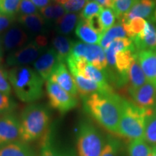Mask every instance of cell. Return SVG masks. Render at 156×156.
I'll return each mask as SVG.
<instances>
[{
  "label": "cell",
  "instance_id": "1",
  "mask_svg": "<svg viewBox=\"0 0 156 156\" xmlns=\"http://www.w3.org/2000/svg\"><path fill=\"white\" fill-rule=\"evenodd\" d=\"M122 98L113 93H93L84 98V108L111 133L117 134L122 114Z\"/></svg>",
  "mask_w": 156,
  "mask_h": 156
},
{
  "label": "cell",
  "instance_id": "2",
  "mask_svg": "<svg viewBox=\"0 0 156 156\" xmlns=\"http://www.w3.org/2000/svg\"><path fill=\"white\" fill-rule=\"evenodd\" d=\"M7 76L17 97L23 102H34L43 96L44 80L35 69L26 66L14 67Z\"/></svg>",
  "mask_w": 156,
  "mask_h": 156
},
{
  "label": "cell",
  "instance_id": "3",
  "mask_svg": "<svg viewBox=\"0 0 156 156\" xmlns=\"http://www.w3.org/2000/svg\"><path fill=\"white\" fill-rule=\"evenodd\" d=\"M49 124V112L44 106L37 104L27 106L20 120V140L28 143L41 139L48 131Z\"/></svg>",
  "mask_w": 156,
  "mask_h": 156
},
{
  "label": "cell",
  "instance_id": "4",
  "mask_svg": "<svg viewBox=\"0 0 156 156\" xmlns=\"http://www.w3.org/2000/svg\"><path fill=\"white\" fill-rule=\"evenodd\" d=\"M147 108L122 98V114L117 135L129 140L144 138Z\"/></svg>",
  "mask_w": 156,
  "mask_h": 156
},
{
  "label": "cell",
  "instance_id": "5",
  "mask_svg": "<svg viewBox=\"0 0 156 156\" xmlns=\"http://www.w3.org/2000/svg\"><path fill=\"white\" fill-rule=\"evenodd\" d=\"M46 44L47 38L46 36H37L34 41L9 54L7 58V63L9 66L14 67L36 62L45 51Z\"/></svg>",
  "mask_w": 156,
  "mask_h": 156
},
{
  "label": "cell",
  "instance_id": "6",
  "mask_svg": "<svg viewBox=\"0 0 156 156\" xmlns=\"http://www.w3.org/2000/svg\"><path fill=\"white\" fill-rule=\"evenodd\" d=\"M104 145L102 136L94 126L83 123L78 131L77 148L79 156H99Z\"/></svg>",
  "mask_w": 156,
  "mask_h": 156
},
{
  "label": "cell",
  "instance_id": "7",
  "mask_svg": "<svg viewBox=\"0 0 156 156\" xmlns=\"http://www.w3.org/2000/svg\"><path fill=\"white\" fill-rule=\"evenodd\" d=\"M69 55L85 58L90 64L101 71H106L108 67L106 54L100 45L87 44L83 42H74Z\"/></svg>",
  "mask_w": 156,
  "mask_h": 156
},
{
  "label": "cell",
  "instance_id": "8",
  "mask_svg": "<svg viewBox=\"0 0 156 156\" xmlns=\"http://www.w3.org/2000/svg\"><path fill=\"white\" fill-rule=\"evenodd\" d=\"M46 92L50 106L62 114L69 112L78 105L77 98L69 94L53 82L47 81Z\"/></svg>",
  "mask_w": 156,
  "mask_h": 156
},
{
  "label": "cell",
  "instance_id": "9",
  "mask_svg": "<svg viewBox=\"0 0 156 156\" xmlns=\"http://www.w3.org/2000/svg\"><path fill=\"white\" fill-rule=\"evenodd\" d=\"M20 138V121L13 114L0 116V147L18 141Z\"/></svg>",
  "mask_w": 156,
  "mask_h": 156
},
{
  "label": "cell",
  "instance_id": "10",
  "mask_svg": "<svg viewBox=\"0 0 156 156\" xmlns=\"http://www.w3.org/2000/svg\"><path fill=\"white\" fill-rule=\"evenodd\" d=\"M127 91L132 98V102L140 108H150L155 106L156 88L150 82L137 88H129Z\"/></svg>",
  "mask_w": 156,
  "mask_h": 156
},
{
  "label": "cell",
  "instance_id": "11",
  "mask_svg": "<svg viewBox=\"0 0 156 156\" xmlns=\"http://www.w3.org/2000/svg\"><path fill=\"white\" fill-rule=\"evenodd\" d=\"M59 63L56 51L53 48L45 51L34 62V69L44 80H48L56 65Z\"/></svg>",
  "mask_w": 156,
  "mask_h": 156
},
{
  "label": "cell",
  "instance_id": "12",
  "mask_svg": "<svg viewBox=\"0 0 156 156\" xmlns=\"http://www.w3.org/2000/svg\"><path fill=\"white\" fill-rule=\"evenodd\" d=\"M48 80L57 84L73 96L77 97L78 95L74 78L64 62H59L56 65Z\"/></svg>",
  "mask_w": 156,
  "mask_h": 156
},
{
  "label": "cell",
  "instance_id": "13",
  "mask_svg": "<svg viewBox=\"0 0 156 156\" xmlns=\"http://www.w3.org/2000/svg\"><path fill=\"white\" fill-rule=\"evenodd\" d=\"M28 34L19 26H13L7 29L4 34L2 41L6 51H14L23 47L28 41Z\"/></svg>",
  "mask_w": 156,
  "mask_h": 156
},
{
  "label": "cell",
  "instance_id": "14",
  "mask_svg": "<svg viewBox=\"0 0 156 156\" xmlns=\"http://www.w3.org/2000/svg\"><path fill=\"white\" fill-rule=\"evenodd\" d=\"M136 52L144 50L156 51V28L149 21L144 30L132 38Z\"/></svg>",
  "mask_w": 156,
  "mask_h": 156
},
{
  "label": "cell",
  "instance_id": "15",
  "mask_svg": "<svg viewBox=\"0 0 156 156\" xmlns=\"http://www.w3.org/2000/svg\"><path fill=\"white\" fill-rule=\"evenodd\" d=\"M18 22L29 32L36 35V36L46 34L49 24L40 13L25 15H20L18 17Z\"/></svg>",
  "mask_w": 156,
  "mask_h": 156
},
{
  "label": "cell",
  "instance_id": "16",
  "mask_svg": "<svg viewBox=\"0 0 156 156\" xmlns=\"http://www.w3.org/2000/svg\"><path fill=\"white\" fill-rule=\"evenodd\" d=\"M137 57L147 81L156 88V51H141L137 52Z\"/></svg>",
  "mask_w": 156,
  "mask_h": 156
},
{
  "label": "cell",
  "instance_id": "17",
  "mask_svg": "<svg viewBox=\"0 0 156 156\" xmlns=\"http://www.w3.org/2000/svg\"><path fill=\"white\" fill-rule=\"evenodd\" d=\"M155 5V0H137L130 10L119 21L126 22L135 17L147 18L153 14Z\"/></svg>",
  "mask_w": 156,
  "mask_h": 156
},
{
  "label": "cell",
  "instance_id": "18",
  "mask_svg": "<svg viewBox=\"0 0 156 156\" xmlns=\"http://www.w3.org/2000/svg\"><path fill=\"white\" fill-rule=\"evenodd\" d=\"M80 75L100 85L107 93H114L113 87L108 83V77L106 71H101L91 64L87 63Z\"/></svg>",
  "mask_w": 156,
  "mask_h": 156
},
{
  "label": "cell",
  "instance_id": "19",
  "mask_svg": "<svg viewBox=\"0 0 156 156\" xmlns=\"http://www.w3.org/2000/svg\"><path fill=\"white\" fill-rule=\"evenodd\" d=\"M73 77L75 80L78 93L83 98L93 93H103V94L107 93L100 85L95 83L94 81L85 78L83 75L76 74V75H73Z\"/></svg>",
  "mask_w": 156,
  "mask_h": 156
},
{
  "label": "cell",
  "instance_id": "20",
  "mask_svg": "<svg viewBox=\"0 0 156 156\" xmlns=\"http://www.w3.org/2000/svg\"><path fill=\"white\" fill-rule=\"evenodd\" d=\"M147 82L146 76L138 60L137 52L131 64L128 73V83L126 88H137Z\"/></svg>",
  "mask_w": 156,
  "mask_h": 156
},
{
  "label": "cell",
  "instance_id": "21",
  "mask_svg": "<svg viewBox=\"0 0 156 156\" xmlns=\"http://www.w3.org/2000/svg\"><path fill=\"white\" fill-rule=\"evenodd\" d=\"M75 34L83 43L87 44H99L102 35L93 30L87 24V21L81 18L76 25Z\"/></svg>",
  "mask_w": 156,
  "mask_h": 156
},
{
  "label": "cell",
  "instance_id": "22",
  "mask_svg": "<svg viewBox=\"0 0 156 156\" xmlns=\"http://www.w3.org/2000/svg\"><path fill=\"white\" fill-rule=\"evenodd\" d=\"M52 46L57 54L59 62H66L68 56L70 54L74 41L62 35H57L51 41Z\"/></svg>",
  "mask_w": 156,
  "mask_h": 156
},
{
  "label": "cell",
  "instance_id": "23",
  "mask_svg": "<svg viewBox=\"0 0 156 156\" xmlns=\"http://www.w3.org/2000/svg\"><path fill=\"white\" fill-rule=\"evenodd\" d=\"M144 140L149 145L156 147V106L147 108Z\"/></svg>",
  "mask_w": 156,
  "mask_h": 156
},
{
  "label": "cell",
  "instance_id": "24",
  "mask_svg": "<svg viewBox=\"0 0 156 156\" xmlns=\"http://www.w3.org/2000/svg\"><path fill=\"white\" fill-rule=\"evenodd\" d=\"M80 19L76 13L67 12L55 22V30L59 35H68L72 32Z\"/></svg>",
  "mask_w": 156,
  "mask_h": 156
},
{
  "label": "cell",
  "instance_id": "25",
  "mask_svg": "<svg viewBox=\"0 0 156 156\" xmlns=\"http://www.w3.org/2000/svg\"><path fill=\"white\" fill-rule=\"evenodd\" d=\"M126 36L127 35L124 30L122 23L119 21L116 25H114L112 28L103 33L99 44L103 49H106L114 41L118 38H126Z\"/></svg>",
  "mask_w": 156,
  "mask_h": 156
},
{
  "label": "cell",
  "instance_id": "26",
  "mask_svg": "<svg viewBox=\"0 0 156 156\" xmlns=\"http://www.w3.org/2000/svg\"><path fill=\"white\" fill-rule=\"evenodd\" d=\"M0 156H33L26 143L16 141L0 147Z\"/></svg>",
  "mask_w": 156,
  "mask_h": 156
},
{
  "label": "cell",
  "instance_id": "27",
  "mask_svg": "<svg viewBox=\"0 0 156 156\" xmlns=\"http://www.w3.org/2000/svg\"><path fill=\"white\" fill-rule=\"evenodd\" d=\"M41 15L46 20V22H56L58 18L67 13L65 9L61 5L58 3L49 4L40 9Z\"/></svg>",
  "mask_w": 156,
  "mask_h": 156
},
{
  "label": "cell",
  "instance_id": "28",
  "mask_svg": "<svg viewBox=\"0 0 156 156\" xmlns=\"http://www.w3.org/2000/svg\"><path fill=\"white\" fill-rule=\"evenodd\" d=\"M153 148L144 138L132 140L129 145V156H151Z\"/></svg>",
  "mask_w": 156,
  "mask_h": 156
},
{
  "label": "cell",
  "instance_id": "29",
  "mask_svg": "<svg viewBox=\"0 0 156 156\" xmlns=\"http://www.w3.org/2000/svg\"><path fill=\"white\" fill-rule=\"evenodd\" d=\"M121 23H122L126 35L130 38L132 39L144 30L147 21L145 20L143 18L135 17V18L126 21V22Z\"/></svg>",
  "mask_w": 156,
  "mask_h": 156
},
{
  "label": "cell",
  "instance_id": "30",
  "mask_svg": "<svg viewBox=\"0 0 156 156\" xmlns=\"http://www.w3.org/2000/svg\"><path fill=\"white\" fill-rule=\"evenodd\" d=\"M137 0H112V9L119 20L130 10Z\"/></svg>",
  "mask_w": 156,
  "mask_h": 156
},
{
  "label": "cell",
  "instance_id": "31",
  "mask_svg": "<svg viewBox=\"0 0 156 156\" xmlns=\"http://www.w3.org/2000/svg\"><path fill=\"white\" fill-rule=\"evenodd\" d=\"M68 13H75L83 9L88 0H55Z\"/></svg>",
  "mask_w": 156,
  "mask_h": 156
},
{
  "label": "cell",
  "instance_id": "32",
  "mask_svg": "<svg viewBox=\"0 0 156 156\" xmlns=\"http://www.w3.org/2000/svg\"><path fill=\"white\" fill-rule=\"evenodd\" d=\"M21 0H0V13L15 16L18 12Z\"/></svg>",
  "mask_w": 156,
  "mask_h": 156
},
{
  "label": "cell",
  "instance_id": "33",
  "mask_svg": "<svg viewBox=\"0 0 156 156\" xmlns=\"http://www.w3.org/2000/svg\"><path fill=\"white\" fill-rule=\"evenodd\" d=\"M103 8V7L102 6L94 1L87 2L85 7H83V9H82L80 17L81 19L86 20L90 17L100 14Z\"/></svg>",
  "mask_w": 156,
  "mask_h": 156
},
{
  "label": "cell",
  "instance_id": "34",
  "mask_svg": "<svg viewBox=\"0 0 156 156\" xmlns=\"http://www.w3.org/2000/svg\"><path fill=\"white\" fill-rule=\"evenodd\" d=\"M104 31L112 28L116 22V15L112 8H103L99 14Z\"/></svg>",
  "mask_w": 156,
  "mask_h": 156
},
{
  "label": "cell",
  "instance_id": "35",
  "mask_svg": "<svg viewBox=\"0 0 156 156\" xmlns=\"http://www.w3.org/2000/svg\"><path fill=\"white\" fill-rule=\"evenodd\" d=\"M41 156H64L58 153L51 145L49 130L41 138Z\"/></svg>",
  "mask_w": 156,
  "mask_h": 156
},
{
  "label": "cell",
  "instance_id": "36",
  "mask_svg": "<svg viewBox=\"0 0 156 156\" xmlns=\"http://www.w3.org/2000/svg\"><path fill=\"white\" fill-rule=\"evenodd\" d=\"M15 107V103L11 100L9 95L0 91V114H10Z\"/></svg>",
  "mask_w": 156,
  "mask_h": 156
},
{
  "label": "cell",
  "instance_id": "37",
  "mask_svg": "<svg viewBox=\"0 0 156 156\" xmlns=\"http://www.w3.org/2000/svg\"><path fill=\"white\" fill-rule=\"evenodd\" d=\"M20 15H33L38 13V9L30 0H21L18 9Z\"/></svg>",
  "mask_w": 156,
  "mask_h": 156
},
{
  "label": "cell",
  "instance_id": "38",
  "mask_svg": "<svg viewBox=\"0 0 156 156\" xmlns=\"http://www.w3.org/2000/svg\"><path fill=\"white\" fill-rule=\"evenodd\" d=\"M0 91L9 95L11 93V86L8 80L7 73L0 66Z\"/></svg>",
  "mask_w": 156,
  "mask_h": 156
},
{
  "label": "cell",
  "instance_id": "39",
  "mask_svg": "<svg viewBox=\"0 0 156 156\" xmlns=\"http://www.w3.org/2000/svg\"><path fill=\"white\" fill-rule=\"evenodd\" d=\"M87 24L93 30H94L95 32L98 33V34H102L104 32V29H103V25L101 23L100 17L99 15H94V16L90 17L89 19L86 20Z\"/></svg>",
  "mask_w": 156,
  "mask_h": 156
},
{
  "label": "cell",
  "instance_id": "40",
  "mask_svg": "<svg viewBox=\"0 0 156 156\" xmlns=\"http://www.w3.org/2000/svg\"><path fill=\"white\" fill-rule=\"evenodd\" d=\"M15 16H9L0 13V34L7 30L14 23Z\"/></svg>",
  "mask_w": 156,
  "mask_h": 156
},
{
  "label": "cell",
  "instance_id": "41",
  "mask_svg": "<svg viewBox=\"0 0 156 156\" xmlns=\"http://www.w3.org/2000/svg\"><path fill=\"white\" fill-rule=\"evenodd\" d=\"M116 146L115 143L108 142L104 145L102 152L99 156H116Z\"/></svg>",
  "mask_w": 156,
  "mask_h": 156
},
{
  "label": "cell",
  "instance_id": "42",
  "mask_svg": "<svg viewBox=\"0 0 156 156\" xmlns=\"http://www.w3.org/2000/svg\"><path fill=\"white\" fill-rule=\"evenodd\" d=\"M38 9H42L51 4V0H30Z\"/></svg>",
  "mask_w": 156,
  "mask_h": 156
},
{
  "label": "cell",
  "instance_id": "43",
  "mask_svg": "<svg viewBox=\"0 0 156 156\" xmlns=\"http://www.w3.org/2000/svg\"><path fill=\"white\" fill-rule=\"evenodd\" d=\"M95 2L98 3L102 6L103 8H112V0H92Z\"/></svg>",
  "mask_w": 156,
  "mask_h": 156
},
{
  "label": "cell",
  "instance_id": "44",
  "mask_svg": "<svg viewBox=\"0 0 156 156\" xmlns=\"http://www.w3.org/2000/svg\"><path fill=\"white\" fill-rule=\"evenodd\" d=\"M3 45L2 41V39L0 38V61H1L2 57V54H3Z\"/></svg>",
  "mask_w": 156,
  "mask_h": 156
},
{
  "label": "cell",
  "instance_id": "45",
  "mask_svg": "<svg viewBox=\"0 0 156 156\" xmlns=\"http://www.w3.org/2000/svg\"><path fill=\"white\" fill-rule=\"evenodd\" d=\"M151 156H156V147H153Z\"/></svg>",
  "mask_w": 156,
  "mask_h": 156
},
{
  "label": "cell",
  "instance_id": "46",
  "mask_svg": "<svg viewBox=\"0 0 156 156\" xmlns=\"http://www.w3.org/2000/svg\"><path fill=\"white\" fill-rule=\"evenodd\" d=\"M152 20L155 21V22H156V8L155 9V12H154L153 17V18H152Z\"/></svg>",
  "mask_w": 156,
  "mask_h": 156
}]
</instances>
